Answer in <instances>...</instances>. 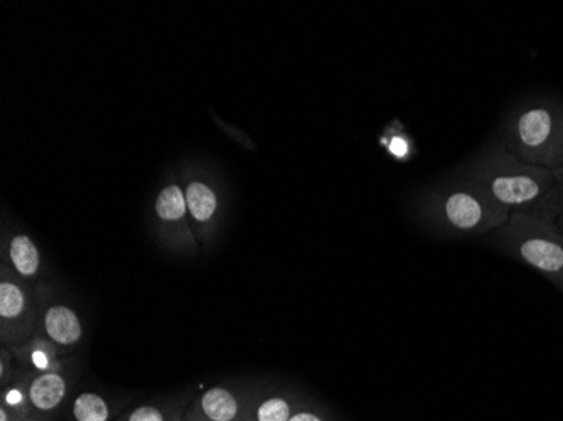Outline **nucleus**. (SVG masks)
Instances as JSON below:
<instances>
[{"label": "nucleus", "mask_w": 563, "mask_h": 421, "mask_svg": "<svg viewBox=\"0 0 563 421\" xmlns=\"http://www.w3.org/2000/svg\"><path fill=\"white\" fill-rule=\"evenodd\" d=\"M451 174L476 184L509 214L547 213L559 218L560 182L555 174L518 159L496 137L484 142Z\"/></svg>", "instance_id": "obj_1"}, {"label": "nucleus", "mask_w": 563, "mask_h": 421, "mask_svg": "<svg viewBox=\"0 0 563 421\" xmlns=\"http://www.w3.org/2000/svg\"><path fill=\"white\" fill-rule=\"evenodd\" d=\"M413 213L427 233L444 240L488 236L509 218L476 184L452 174L416 192Z\"/></svg>", "instance_id": "obj_2"}, {"label": "nucleus", "mask_w": 563, "mask_h": 421, "mask_svg": "<svg viewBox=\"0 0 563 421\" xmlns=\"http://www.w3.org/2000/svg\"><path fill=\"white\" fill-rule=\"evenodd\" d=\"M496 139L518 159L555 174L563 167V100L523 98L503 117Z\"/></svg>", "instance_id": "obj_3"}, {"label": "nucleus", "mask_w": 563, "mask_h": 421, "mask_svg": "<svg viewBox=\"0 0 563 421\" xmlns=\"http://www.w3.org/2000/svg\"><path fill=\"white\" fill-rule=\"evenodd\" d=\"M489 245L523 263L563 293V233L559 218L547 213H514L486 236Z\"/></svg>", "instance_id": "obj_4"}, {"label": "nucleus", "mask_w": 563, "mask_h": 421, "mask_svg": "<svg viewBox=\"0 0 563 421\" xmlns=\"http://www.w3.org/2000/svg\"><path fill=\"white\" fill-rule=\"evenodd\" d=\"M250 403L228 388H211L196 398L183 421H249Z\"/></svg>", "instance_id": "obj_5"}, {"label": "nucleus", "mask_w": 563, "mask_h": 421, "mask_svg": "<svg viewBox=\"0 0 563 421\" xmlns=\"http://www.w3.org/2000/svg\"><path fill=\"white\" fill-rule=\"evenodd\" d=\"M68 379L58 372L43 373L31 379L30 395L34 408L41 417L55 421L68 398Z\"/></svg>", "instance_id": "obj_6"}, {"label": "nucleus", "mask_w": 563, "mask_h": 421, "mask_svg": "<svg viewBox=\"0 0 563 421\" xmlns=\"http://www.w3.org/2000/svg\"><path fill=\"white\" fill-rule=\"evenodd\" d=\"M44 331H46L47 337L59 346H71L80 341L81 334H84L80 319L65 306L47 309L46 315H44Z\"/></svg>", "instance_id": "obj_7"}, {"label": "nucleus", "mask_w": 563, "mask_h": 421, "mask_svg": "<svg viewBox=\"0 0 563 421\" xmlns=\"http://www.w3.org/2000/svg\"><path fill=\"white\" fill-rule=\"evenodd\" d=\"M303 405L292 395H272L257 403H250L249 421H289Z\"/></svg>", "instance_id": "obj_8"}, {"label": "nucleus", "mask_w": 563, "mask_h": 421, "mask_svg": "<svg viewBox=\"0 0 563 421\" xmlns=\"http://www.w3.org/2000/svg\"><path fill=\"white\" fill-rule=\"evenodd\" d=\"M30 386L31 381H24V379H12L8 386L2 388V395H0V407L12 411V413L22 414V417L46 420V418H43L37 413L33 401H31Z\"/></svg>", "instance_id": "obj_9"}, {"label": "nucleus", "mask_w": 563, "mask_h": 421, "mask_svg": "<svg viewBox=\"0 0 563 421\" xmlns=\"http://www.w3.org/2000/svg\"><path fill=\"white\" fill-rule=\"evenodd\" d=\"M69 418L71 421H110L112 410L97 392H81L73 400Z\"/></svg>", "instance_id": "obj_10"}, {"label": "nucleus", "mask_w": 563, "mask_h": 421, "mask_svg": "<svg viewBox=\"0 0 563 421\" xmlns=\"http://www.w3.org/2000/svg\"><path fill=\"white\" fill-rule=\"evenodd\" d=\"M9 256H11V262L15 270H18L19 275H22V277H34L37 270H40V252H37L36 245H34L27 236H24V234L15 236V239L12 240Z\"/></svg>", "instance_id": "obj_11"}, {"label": "nucleus", "mask_w": 563, "mask_h": 421, "mask_svg": "<svg viewBox=\"0 0 563 421\" xmlns=\"http://www.w3.org/2000/svg\"><path fill=\"white\" fill-rule=\"evenodd\" d=\"M27 299L24 290L11 280L0 284V315L4 324H14L25 318Z\"/></svg>", "instance_id": "obj_12"}, {"label": "nucleus", "mask_w": 563, "mask_h": 421, "mask_svg": "<svg viewBox=\"0 0 563 421\" xmlns=\"http://www.w3.org/2000/svg\"><path fill=\"white\" fill-rule=\"evenodd\" d=\"M186 201H188L192 217L198 221L210 220L217 209V198H214L213 191L201 182L189 184Z\"/></svg>", "instance_id": "obj_13"}, {"label": "nucleus", "mask_w": 563, "mask_h": 421, "mask_svg": "<svg viewBox=\"0 0 563 421\" xmlns=\"http://www.w3.org/2000/svg\"><path fill=\"white\" fill-rule=\"evenodd\" d=\"M157 214L166 221L181 220L186 213V199L181 189L169 186L161 192L156 204Z\"/></svg>", "instance_id": "obj_14"}, {"label": "nucleus", "mask_w": 563, "mask_h": 421, "mask_svg": "<svg viewBox=\"0 0 563 421\" xmlns=\"http://www.w3.org/2000/svg\"><path fill=\"white\" fill-rule=\"evenodd\" d=\"M30 363L36 369L37 375L56 372L55 350L51 346V342L34 339L30 351Z\"/></svg>", "instance_id": "obj_15"}, {"label": "nucleus", "mask_w": 563, "mask_h": 421, "mask_svg": "<svg viewBox=\"0 0 563 421\" xmlns=\"http://www.w3.org/2000/svg\"><path fill=\"white\" fill-rule=\"evenodd\" d=\"M115 421H183V413L161 410V408L147 405V407H139L135 410L126 411Z\"/></svg>", "instance_id": "obj_16"}, {"label": "nucleus", "mask_w": 563, "mask_h": 421, "mask_svg": "<svg viewBox=\"0 0 563 421\" xmlns=\"http://www.w3.org/2000/svg\"><path fill=\"white\" fill-rule=\"evenodd\" d=\"M289 421H329L322 411L311 410V408L302 407L290 417Z\"/></svg>", "instance_id": "obj_17"}, {"label": "nucleus", "mask_w": 563, "mask_h": 421, "mask_svg": "<svg viewBox=\"0 0 563 421\" xmlns=\"http://www.w3.org/2000/svg\"><path fill=\"white\" fill-rule=\"evenodd\" d=\"M0 421H47L37 420V418L22 417V414L12 413V411L5 410L0 407Z\"/></svg>", "instance_id": "obj_18"}, {"label": "nucleus", "mask_w": 563, "mask_h": 421, "mask_svg": "<svg viewBox=\"0 0 563 421\" xmlns=\"http://www.w3.org/2000/svg\"><path fill=\"white\" fill-rule=\"evenodd\" d=\"M559 226L563 233V180H559Z\"/></svg>", "instance_id": "obj_19"}, {"label": "nucleus", "mask_w": 563, "mask_h": 421, "mask_svg": "<svg viewBox=\"0 0 563 421\" xmlns=\"http://www.w3.org/2000/svg\"><path fill=\"white\" fill-rule=\"evenodd\" d=\"M555 177H556V179H559V180H563V167H562V169L556 170V173H555Z\"/></svg>", "instance_id": "obj_20"}]
</instances>
